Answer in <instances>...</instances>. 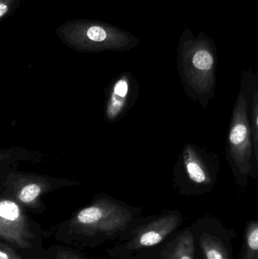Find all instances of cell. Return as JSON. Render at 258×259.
<instances>
[{
    "mask_svg": "<svg viewBox=\"0 0 258 259\" xmlns=\"http://www.w3.org/2000/svg\"><path fill=\"white\" fill-rule=\"evenodd\" d=\"M241 259H258V219L247 225Z\"/></svg>",
    "mask_w": 258,
    "mask_h": 259,
    "instance_id": "9c48e42d",
    "label": "cell"
},
{
    "mask_svg": "<svg viewBox=\"0 0 258 259\" xmlns=\"http://www.w3.org/2000/svg\"><path fill=\"white\" fill-rule=\"evenodd\" d=\"M86 35L89 39L95 42H101L107 37V33L105 29L98 26H92L89 27L86 32Z\"/></svg>",
    "mask_w": 258,
    "mask_h": 259,
    "instance_id": "7c38bea8",
    "label": "cell"
},
{
    "mask_svg": "<svg viewBox=\"0 0 258 259\" xmlns=\"http://www.w3.org/2000/svg\"><path fill=\"white\" fill-rule=\"evenodd\" d=\"M221 170L217 154L194 143L183 148L179 164V178L184 193L198 195L212 191Z\"/></svg>",
    "mask_w": 258,
    "mask_h": 259,
    "instance_id": "3957f363",
    "label": "cell"
},
{
    "mask_svg": "<svg viewBox=\"0 0 258 259\" xmlns=\"http://www.w3.org/2000/svg\"><path fill=\"white\" fill-rule=\"evenodd\" d=\"M180 219L175 214L156 220L145 227L133 240L135 248L148 247L163 241L180 225Z\"/></svg>",
    "mask_w": 258,
    "mask_h": 259,
    "instance_id": "8992f818",
    "label": "cell"
},
{
    "mask_svg": "<svg viewBox=\"0 0 258 259\" xmlns=\"http://www.w3.org/2000/svg\"><path fill=\"white\" fill-rule=\"evenodd\" d=\"M194 252L193 235L187 230L174 240L167 259H193Z\"/></svg>",
    "mask_w": 258,
    "mask_h": 259,
    "instance_id": "52a82bcc",
    "label": "cell"
},
{
    "mask_svg": "<svg viewBox=\"0 0 258 259\" xmlns=\"http://www.w3.org/2000/svg\"><path fill=\"white\" fill-rule=\"evenodd\" d=\"M124 99L116 94H113L111 100L110 105L109 106V115L110 117H115L120 112L123 104H124Z\"/></svg>",
    "mask_w": 258,
    "mask_h": 259,
    "instance_id": "4fadbf2b",
    "label": "cell"
},
{
    "mask_svg": "<svg viewBox=\"0 0 258 259\" xmlns=\"http://www.w3.org/2000/svg\"><path fill=\"white\" fill-rule=\"evenodd\" d=\"M0 238L20 249L32 247L31 240L34 235L19 206L12 201L3 200L0 203Z\"/></svg>",
    "mask_w": 258,
    "mask_h": 259,
    "instance_id": "5b68a950",
    "label": "cell"
},
{
    "mask_svg": "<svg viewBox=\"0 0 258 259\" xmlns=\"http://www.w3.org/2000/svg\"><path fill=\"white\" fill-rule=\"evenodd\" d=\"M56 259H84L71 251L60 249L58 251Z\"/></svg>",
    "mask_w": 258,
    "mask_h": 259,
    "instance_id": "2e32d148",
    "label": "cell"
},
{
    "mask_svg": "<svg viewBox=\"0 0 258 259\" xmlns=\"http://www.w3.org/2000/svg\"><path fill=\"white\" fill-rule=\"evenodd\" d=\"M251 133H252L253 146H254V159L258 179V88L254 91L251 101Z\"/></svg>",
    "mask_w": 258,
    "mask_h": 259,
    "instance_id": "30bf717a",
    "label": "cell"
},
{
    "mask_svg": "<svg viewBox=\"0 0 258 259\" xmlns=\"http://www.w3.org/2000/svg\"><path fill=\"white\" fill-rule=\"evenodd\" d=\"M127 92H128V84H127V81L124 80H120L119 81H118L114 88V94L122 97V98H125Z\"/></svg>",
    "mask_w": 258,
    "mask_h": 259,
    "instance_id": "9a60e30c",
    "label": "cell"
},
{
    "mask_svg": "<svg viewBox=\"0 0 258 259\" xmlns=\"http://www.w3.org/2000/svg\"><path fill=\"white\" fill-rule=\"evenodd\" d=\"M180 67L188 97L207 109L215 97L217 52L213 40L204 32L195 36L189 29L184 31L180 42Z\"/></svg>",
    "mask_w": 258,
    "mask_h": 259,
    "instance_id": "6da1fadb",
    "label": "cell"
},
{
    "mask_svg": "<svg viewBox=\"0 0 258 259\" xmlns=\"http://www.w3.org/2000/svg\"><path fill=\"white\" fill-rule=\"evenodd\" d=\"M128 221V217L120 211L93 205L77 214L73 228L80 234L112 235L125 229Z\"/></svg>",
    "mask_w": 258,
    "mask_h": 259,
    "instance_id": "277c9868",
    "label": "cell"
},
{
    "mask_svg": "<svg viewBox=\"0 0 258 259\" xmlns=\"http://www.w3.org/2000/svg\"><path fill=\"white\" fill-rule=\"evenodd\" d=\"M0 259H22L9 245L2 242L0 244Z\"/></svg>",
    "mask_w": 258,
    "mask_h": 259,
    "instance_id": "5bb4252c",
    "label": "cell"
},
{
    "mask_svg": "<svg viewBox=\"0 0 258 259\" xmlns=\"http://www.w3.org/2000/svg\"><path fill=\"white\" fill-rule=\"evenodd\" d=\"M200 246L207 259H230L225 246L214 236L206 234L201 236Z\"/></svg>",
    "mask_w": 258,
    "mask_h": 259,
    "instance_id": "ba28073f",
    "label": "cell"
},
{
    "mask_svg": "<svg viewBox=\"0 0 258 259\" xmlns=\"http://www.w3.org/2000/svg\"><path fill=\"white\" fill-rule=\"evenodd\" d=\"M40 192L41 189L39 186L36 184H29L21 190L18 198L24 203H30L38 197Z\"/></svg>",
    "mask_w": 258,
    "mask_h": 259,
    "instance_id": "8fae6325",
    "label": "cell"
},
{
    "mask_svg": "<svg viewBox=\"0 0 258 259\" xmlns=\"http://www.w3.org/2000/svg\"><path fill=\"white\" fill-rule=\"evenodd\" d=\"M30 259H43V258H30Z\"/></svg>",
    "mask_w": 258,
    "mask_h": 259,
    "instance_id": "ac0fdd59",
    "label": "cell"
},
{
    "mask_svg": "<svg viewBox=\"0 0 258 259\" xmlns=\"http://www.w3.org/2000/svg\"><path fill=\"white\" fill-rule=\"evenodd\" d=\"M7 6L3 4V3H1V5H0V17L1 18L4 16L5 14H6V12H7Z\"/></svg>",
    "mask_w": 258,
    "mask_h": 259,
    "instance_id": "e0dca14e",
    "label": "cell"
},
{
    "mask_svg": "<svg viewBox=\"0 0 258 259\" xmlns=\"http://www.w3.org/2000/svg\"><path fill=\"white\" fill-rule=\"evenodd\" d=\"M252 133L246 96L240 91L233 106L227 139V156L239 187H246L253 170Z\"/></svg>",
    "mask_w": 258,
    "mask_h": 259,
    "instance_id": "7a4b0ae2",
    "label": "cell"
}]
</instances>
